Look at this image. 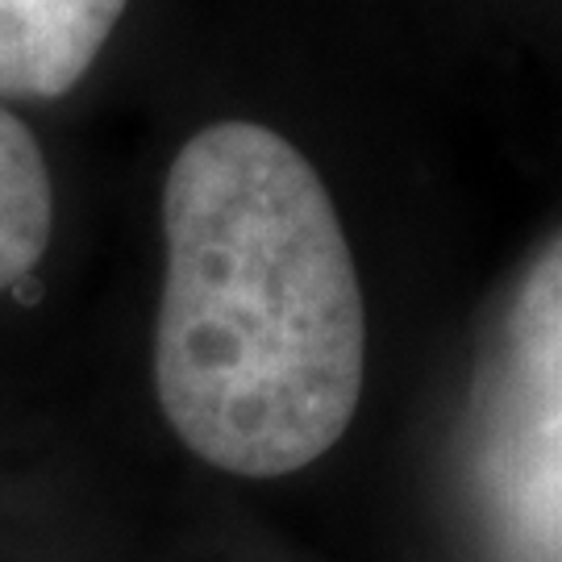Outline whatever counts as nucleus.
I'll list each match as a JSON object with an SVG mask.
<instances>
[{
    "mask_svg": "<svg viewBox=\"0 0 562 562\" xmlns=\"http://www.w3.org/2000/svg\"><path fill=\"white\" fill-rule=\"evenodd\" d=\"M155 392L192 454L241 480L341 442L367 380L359 267L317 167L255 121L204 125L162 183Z\"/></svg>",
    "mask_w": 562,
    "mask_h": 562,
    "instance_id": "f257e3e1",
    "label": "nucleus"
},
{
    "mask_svg": "<svg viewBox=\"0 0 562 562\" xmlns=\"http://www.w3.org/2000/svg\"><path fill=\"white\" fill-rule=\"evenodd\" d=\"M130 0H0V97L55 101L101 59Z\"/></svg>",
    "mask_w": 562,
    "mask_h": 562,
    "instance_id": "f03ea898",
    "label": "nucleus"
},
{
    "mask_svg": "<svg viewBox=\"0 0 562 562\" xmlns=\"http://www.w3.org/2000/svg\"><path fill=\"white\" fill-rule=\"evenodd\" d=\"M55 229V188L38 138L0 109V292L42 262Z\"/></svg>",
    "mask_w": 562,
    "mask_h": 562,
    "instance_id": "7ed1b4c3",
    "label": "nucleus"
}]
</instances>
